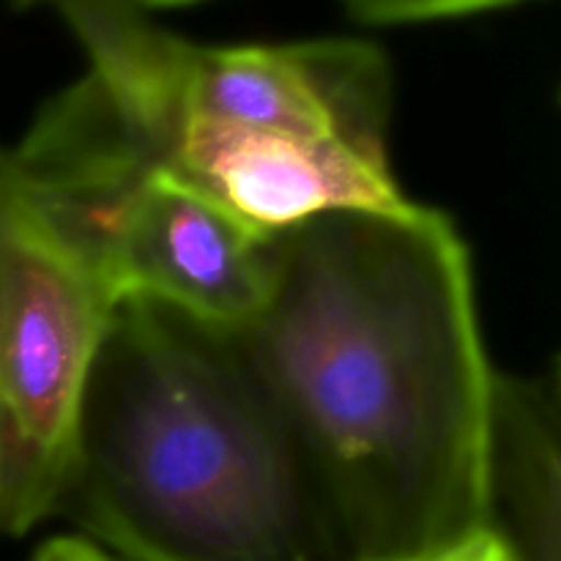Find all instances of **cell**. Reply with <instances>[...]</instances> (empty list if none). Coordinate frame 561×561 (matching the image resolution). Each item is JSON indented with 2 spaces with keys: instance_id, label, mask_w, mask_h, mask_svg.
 Wrapping results in <instances>:
<instances>
[{
  "instance_id": "cell-1",
  "label": "cell",
  "mask_w": 561,
  "mask_h": 561,
  "mask_svg": "<svg viewBox=\"0 0 561 561\" xmlns=\"http://www.w3.org/2000/svg\"><path fill=\"white\" fill-rule=\"evenodd\" d=\"M362 561L482 529L493 367L469 250L444 214H321L272 236L255 310L225 327Z\"/></svg>"
},
{
  "instance_id": "cell-2",
  "label": "cell",
  "mask_w": 561,
  "mask_h": 561,
  "mask_svg": "<svg viewBox=\"0 0 561 561\" xmlns=\"http://www.w3.org/2000/svg\"><path fill=\"white\" fill-rule=\"evenodd\" d=\"M58 515L121 561H362L225 327L148 299L110 312Z\"/></svg>"
},
{
  "instance_id": "cell-3",
  "label": "cell",
  "mask_w": 561,
  "mask_h": 561,
  "mask_svg": "<svg viewBox=\"0 0 561 561\" xmlns=\"http://www.w3.org/2000/svg\"><path fill=\"white\" fill-rule=\"evenodd\" d=\"M121 129L257 233L403 208L389 168L392 71L376 44H197L131 0H58Z\"/></svg>"
},
{
  "instance_id": "cell-4",
  "label": "cell",
  "mask_w": 561,
  "mask_h": 561,
  "mask_svg": "<svg viewBox=\"0 0 561 561\" xmlns=\"http://www.w3.org/2000/svg\"><path fill=\"white\" fill-rule=\"evenodd\" d=\"M5 153L38 217L113 305L162 301L236 327L261 301L274 233L151 162L88 75L49 99Z\"/></svg>"
},
{
  "instance_id": "cell-5",
  "label": "cell",
  "mask_w": 561,
  "mask_h": 561,
  "mask_svg": "<svg viewBox=\"0 0 561 561\" xmlns=\"http://www.w3.org/2000/svg\"><path fill=\"white\" fill-rule=\"evenodd\" d=\"M113 307L38 217L0 148V537L55 518Z\"/></svg>"
},
{
  "instance_id": "cell-6",
  "label": "cell",
  "mask_w": 561,
  "mask_h": 561,
  "mask_svg": "<svg viewBox=\"0 0 561 561\" xmlns=\"http://www.w3.org/2000/svg\"><path fill=\"white\" fill-rule=\"evenodd\" d=\"M559 367L493 370L482 458V529L510 561H561Z\"/></svg>"
},
{
  "instance_id": "cell-7",
  "label": "cell",
  "mask_w": 561,
  "mask_h": 561,
  "mask_svg": "<svg viewBox=\"0 0 561 561\" xmlns=\"http://www.w3.org/2000/svg\"><path fill=\"white\" fill-rule=\"evenodd\" d=\"M343 3L356 20L370 25H403V22L447 20V16L504 9L524 0H343Z\"/></svg>"
},
{
  "instance_id": "cell-8",
  "label": "cell",
  "mask_w": 561,
  "mask_h": 561,
  "mask_svg": "<svg viewBox=\"0 0 561 561\" xmlns=\"http://www.w3.org/2000/svg\"><path fill=\"white\" fill-rule=\"evenodd\" d=\"M394 561H510L507 551L499 546V540L493 535H488L485 529L474 531V535L463 537L458 542H449V546L436 548V551L416 553V557L394 559Z\"/></svg>"
},
{
  "instance_id": "cell-9",
  "label": "cell",
  "mask_w": 561,
  "mask_h": 561,
  "mask_svg": "<svg viewBox=\"0 0 561 561\" xmlns=\"http://www.w3.org/2000/svg\"><path fill=\"white\" fill-rule=\"evenodd\" d=\"M31 561H121L85 537H53L44 542Z\"/></svg>"
},
{
  "instance_id": "cell-10",
  "label": "cell",
  "mask_w": 561,
  "mask_h": 561,
  "mask_svg": "<svg viewBox=\"0 0 561 561\" xmlns=\"http://www.w3.org/2000/svg\"><path fill=\"white\" fill-rule=\"evenodd\" d=\"M131 3L142 5V9H164V5H181V3H195V0H131Z\"/></svg>"
},
{
  "instance_id": "cell-11",
  "label": "cell",
  "mask_w": 561,
  "mask_h": 561,
  "mask_svg": "<svg viewBox=\"0 0 561 561\" xmlns=\"http://www.w3.org/2000/svg\"><path fill=\"white\" fill-rule=\"evenodd\" d=\"M11 3H16V5H31V3H42V0H11ZM53 3H58V0H53Z\"/></svg>"
}]
</instances>
